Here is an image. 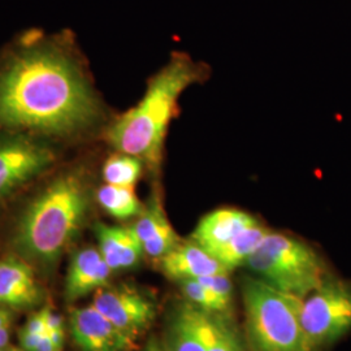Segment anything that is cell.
I'll return each instance as SVG.
<instances>
[{"mask_svg":"<svg viewBox=\"0 0 351 351\" xmlns=\"http://www.w3.org/2000/svg\"><path fill=\"white\" fill-rule=\"evenodd\" d=\"M208 351H247L239 330L226 315L213 314V337Z\"/></svg>","mask_w":351,"mask_h":351,"instance_id":"21","label":"cell"},{"mask_svg":"<svg viewBox=\"0 0 351 351\" xmlns=\"http://www.w3.org/2000/svg\"><path fill=\"white\" fill-rule=\"evenodd\" d=\"M69 324L80 351H130L136 348V341L113 326L93 304L75 308Z\"/></svg>","mask_w":351,"mask_h":351,"instance_id":"9","label":"cell"},{"mask_svg":"<svg viewBox=\"0 0 351 351\" xmlns=\"http://www.w3.org/2000/svg\"><path fill=\"white\" fill-rule=\"evenodd\" d=\"M271 230L259 223L246 228L213 256L230 272L245 265Z\"/></svg>","mask_w":351,"mask_h":351,"instance_id":"17","label":"cell"},{"mask_svg":"<svg viewBox=\"0 0 351 351\" xmlns=\"http://www.w3.org/2000/svg\"><path fill=\"white\" fill-rule=\"evenodd\" d=\"M181 291L186 301L193 303L198 308L208 314L226 315L230 311V306H228L226 302L221 301L219 297H216L206 287H203L198 280H180L178 281Z\"/></svg>","mask_w":351,"mask_h":351,"instance_id":"20","label":"cell"},{"mask_svg":"<svg viewBox=\"0 0 351 351\" xmlns=\"http://www.w3.org/2000/svg\"><path fill=\"white\" fill-rule=\"evenodd\" d=\"M133 229L142 243L145 255L152 259H162L181 242L158 194H154L147 206L143 207Z\"/></svg>","mask_w":351,"mask_h":351,"instance_id":"14","label":"cell"},{"mask_svg":"<svg viewBox=\"0 0 351 351\" xmlns=\"http://www.w3.org/2000/svg\"><path fill=\"white\" fill-rule=\"evenodd\" d=\"M164 275L172 280H197L199 277L229 274L213 254L204 250L194 241L180 242L175 249L159 259Z\"/></svg>","mask_w":351,"mask_h":351,"instance_id":"16","label":"cell"},{"mask_svg":"<svg viewBox=\"0 0 351 351\" xmlns=\"http://www.w3.org/2000/svg\"><path fill=\"white\" fill-rule=\"evenodd\" d=\"M141 175L142 160L123 152L112 155L103 165V178L110 185L134 188Z\"/></svg>","mask_w":351,"mask_h":351,"instance_id":"19","label":"cell"},{"mask_svg":"<svg viewBox=\"0 0 351 351\" xmlns=\"http://www.w3.org/2000/svg\"><path fill=\"white\" fill-rule=\"evenodd\" d=\"M14 311L0 306V349L7 348L11 341Z\"/></svg>","mask_w":351,"mask_h":351,"instance_id":"24","label":"cell"},{"mask_svg":"<svg viewBox=\"0 0 351 351\" xmlns=\"http://www.w3.org/2000/svg\"><path fill=\"white\" fill-rule=\"evenodd\" d=\"M33 351H63L60 346H58L50 336L46 333L42 339L39 341L37 346L33 349Z\"/></svg>","mask_w":351,"mask_h":351,"instance_id":"26","label":"cell"},{"mask_svg":"<svg viewBox=\"0 0 351 351\" xmlns=\"http://www.w3.org/2000/svg\"><path fill=\"white\" fill-rule=\"evenodd\" d=\"M0 351H24L21 348L20 349H17V348H14V346H11V345H8L7 348H3V349H0Z\"/></svg>","mask_w":351,"mask_h":351,"instance_id":"28","label":"cell"},{"mask_svg":"<svg viewBox=\"0 0 351 351\" xmlns=\"http://www.w3.org/2000/svg\"><path fill=\"white\" fill-rule=\"evenodd\" d=\"M111 275L112 269L106 263L98 249L85 247L77 251L71 259L65 277V301H78L110 285Z\"/></svg>","mask_w":351,"mask_h":351,"instance_id":"12","label":"cell"},{"mask_svg":"<svg viewBox=\"0 0 351 351\" xmlns=\"http://www.w3.org/2000/svg\"><path fill=\"white\" fill-rule=\"evenodd\" d=\"M245 265L271 288L301 300L326 280V265L311 246L275 232L267 234Z\"/></svg>","mask_w":351,"mask_h":351,"instance_id":"5","label":"cell"},{"mask_svg":"<svg viewBox=\"0 0 351 351\" xmlns=\"http://www.w3.org/2000/svg\"><path fill=\"white\" fill-rule=\"evenodd\" d=\"M213 337V314L185 301L177 304L168 322L167 351H208Z\"/></svg>","mask_w":351,"mask_h":351,"instance_id":"11","label":"cell"},{"mask_svg":"<svg viewBox=\"0 0 351 351\" xmlns=\"http://www.w3.org/2000/svg\"><path fill=\"white\" fill-rule=\"evenodd\" d=\"M300 320L310 351L339 341L351 330V287L326 278L302 300Z\"/></svg>","mask_w":351,"mask_h":351,"instance_id":"6","label":"cell"},{"mask_svg":"<svg viewBox=\"0 0 351 351\" xmlns=\"http://www.w3.org/2000/svg\"><path fill=\"white\" fill-rule=\"evenodd\" d=\"M21 330L33 335H46V308L43 307L42 310L30 315Z\"/></svg>","mask_w":351,"mask_h":351,"instance_id":"25","label":"cell"},{"mask_svg":"<svg viewBox=\"0 0 351 351\" xmlns=\"http://www.w3.org/2000/svg\"><path fill=\"white\" fill-rule=\"evenodd\" d=\"M97 199L101 208L117 220L139 216L143 210L134 188L106 184L98 190Z\"/></svg>","mask_w":351,"mask_h":351,"instance_id":"18","label":"cell"},{"mask_svg":"<svg viewBox=\"0 0 351 351\" xmlns=\"http://www.w3.org/2000/svg\"><path fill=\"white\" fill-rule=\"evenodd\" d=\"M198 78V68L189 58H173L151 80L142 99L108 129L110 145L119 152L138 158L152 168L158 167L178 101Z\"/></svg>","mask_w":351,"mask_h":351,"instance_id":"3","label":"cell"},{"mask_svg":"<svg viewBox=\"0 0 351 351\" xmlns=\"http://www.w3.org/2000/svg\"><path fill=\"white\" fill-rule=\"evenodd\" d=\"M88 194L82 177L68 172L55 178L25 207L12 246L27 263L52 269L85 221Z\"/></svg>","mask_w":351,"mask_h":351,"instance_id":"2","label":"cell"},{"mask_svg":"<svg viewBox=\"0 0 351 351\" xmlns=\"http://www.w3.org/2000/svg\"><path fill=\"white\" fill-rule=\"evenodd\" d=\"M91 304L133 341L150 328L156 316L155 302L139 289L126 284L97 290Z\"/></svg>","mask_w":351,"mask_h":351,"instance_id":"7","label":"cell"},{"mask_svg":"<svg viewBox=\"0 0 351 351\" xmlns=\"http://www.w3.org/2000/svg\"><path fill=\"white\" fill-rule=\"evenodd\" d=\"M203 287L208 289L216 297H219L228 306H232L233 302V284L229 278V274H216L197 278Z\"/></svg>","mask_w":351,"mask_h":351,"instance_id":"22","label":"cell"},{"mask_svg":"<svg viewBox=\"0 0 351 351\" xmlns=\"http://www.w3.org/2000/svg\"><path fill=\"white\" fill-rule=\"evenodd\" d=\"M46 308V330L47 335L50 336L52 341L64 348V341H65V326H64L63 317L59 316L56 313H53L49 307Z\"/></svg>","mask_w":351,"mask_h":351,"instance_id":"23","label":"cell"},{"mask_svg":"<svg viewBox=\"0 0 351 351\" xmlns=\"http://www.w3.org/2000/svg\"><path fill=\"white\" fill-rule=\"evenodd\" d=\"M242 301L251 351H310L300 320L301 298L271 288L258 277H246Z\"/></svg>","mask_w":351,"mask_h":351,"instance_id":"4","label":"cell"},{"mask_svg":"<svg viewBox=\"0 0 351 351\" xmlns=\"http://www.w3.org/2000/svg\"><path fill=\"white\" fill-rule=\"evenodd\" d=\"M98 101L63 52H20L0 71V129L69 136L93 125Z\"/></svg>","mask_w":351,"mask_h":351,"instance_id":"1","label":"cell"},{"mask_svg":"<svg viewBox=\"0 0 351 351\" xmlns=\"http://www.w3.org/2000/svg\"><path fill=\"white\" fill-rule=\"evenodd\" d=\"M45 291L33 265L20 256L0 259V306L12 311L32 310L42 304Z\"/></svg>","mask_w":351,"mask_h":351,"instance_id":"10","label":"cell"},{"mask_svg":"<svg viewBox=\"0 0 351 351\" xmlns=\"http://www.w3.org/2000/svg\"><path fill=\"white\" fill-rule=\"evenodd\" d=\"M53 160L50 147L27 136L0 138V202L47 169Z\"/></svg>","mask_w":351,"mask_h":351,"instance_id":"8","label":"cell"},{"mask_svg":"<svg viewBox=\"0 0 351 351\" xmlns=\"http://www.w3.org/2000/svg\"><path fill=\"white\" fill-rule=\"evenodd\" d=\"M98 250L112 272L128 271L138 265L145 255L142 243L133 226H107L98 223L94 226Z\"/></svg>","mask_w":351,"mask_h":351,"instance_id":"15","label":"cell"},{"mask_svg":"<svg viewBox=\"0 0 351 351\" xmlns=\"http://www.w3.org/2000/svg\"><path fill=\"white\" fill-rule=\"evenodd\" d=\"M143 351H167L164 348V343L159 342L158 339H151L149 341V343L146 345V348L143 349Z\"/></svg>","mask_w":351,"mask_h":351,"instance_id":"27","label":"cell"},{"mask_svg":"<svg viewBox=\"0 0 351 351\" xmlns=\"http://www.w3.org/2000/svg\"><path fill=\"white\" fill-rule=\"evenodd\" d=\"M256 223L250 213L237 208H219L202 217L191 234V241L215 255L242 230Z\"/></svg>","mask_w":351,"mask_h":351,"instance_id":"13","label":"cell"}]
</instances>
